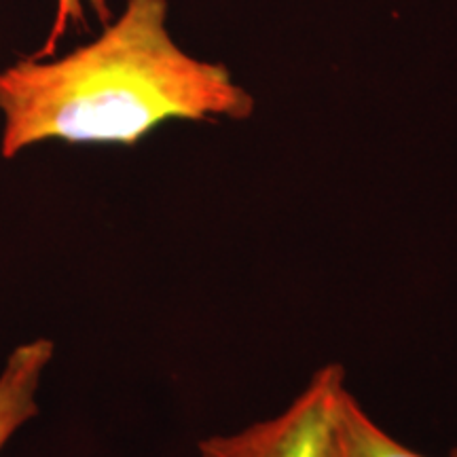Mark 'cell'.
Segmentation results:
<instances>
[{"mask_svg": "<svg viewBox=\"0 0 457 457\" xmlns=\"http://www.w3.org/2000/svg\"><path fill=\"white\" fill-rule=\"evenodd\" d=\"M54 352L51 339H34L17 345L4 362L0 373V451L21 426L38 415L37 392Z\"/></svg>", "mask_w": 457, "mask_h": 457, "instance_id": "3", "label": "cell"}, {"mask_svg": "<svg viewBox=\"0 0 457 457\" xmlns=\"http://www.w3.org/2000/svg\"><path fill=\"white\" fill-rule=\"evenodd\" d=\"M345 369L324 364L282 413L231 434L199 441L202 457H328L330 434L341 398Z\"/></svg>", "mask_w": 457, "mask_h": 457, "instance_id": "2", "label": "cell"}, {"mask_svg": "<svg viewBox=\"0 0 457 457\" xmlns=\"http://www.w3.org/2000/svg\"><path fill=\"white\" fill-rule=\"evenodd\" d=\"M328 457H426L404 447L390 436L384 428L375 424L352 396L350 390L341 398L337 411L333 434H330ZM447 457H457V447Z\"/></svg>", "mask_w": 457, "mask_h": 457, "instance_id": "4", "label": "cell"}, {"mask_svg": "<svg viewBox=\"0 0 457 457\" xmlns=\"http://www.w3.org/2000/svg\"><path fill=\"white\" fill-rule=\"evenodd\" d=\"M254 108L227 66L171 38L168 0H128L91 43L0 72V155L55 140L134 146L168 121H244Z\"/></svg>", "mask_w": 457, "mask_h": 457, "instance_id": "1", "label": "cell"}, {"mask_svg": "<svg viewBox=\"0 0 457 457\" xmlns=\"http://www.w3.org/2000/svg\"><path fill=\"white\" fill-rule=\"evenodd\" d=\"M85 4H89V9L94 11L96 17L102 21V24H108L111 21V7H108L106 0H57L55 4V17L54 24L49 28L47 38H45V45L38 54L32 57H51L55 54L57 45H60L62 37H64L66 30L71 26H85Z\"/></svg>", "mask_w": 457, "mask_h": 457, "instance_id": "5", "label": "cell"}]
</instances>
